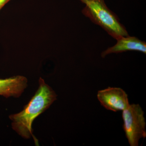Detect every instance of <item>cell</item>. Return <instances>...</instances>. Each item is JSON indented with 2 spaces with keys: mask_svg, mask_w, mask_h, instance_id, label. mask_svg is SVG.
I'll list each match as a JSON object with an SVG mask.
<instances>
[{
  "mask_svg": "<svg viewBox=\"0 0 146 146\" xmlns=\"http://www.w3.org/2000/svg\"><path fill=\"white\" fill-rule=\"evenodd\" d=\"M28 86V80L22 76L0 79V96L6 98L21 96Z\"/></svg>",
  "mask_w": 146,
  "mask_h": 146,
  "instance_id": "6",
  "label": "cell"
},
{
  "mask_svg": "<svg viewBox=\"0 0 146 146\" xmlns=\"http://www.w3.org/2000/svg\"><path fill=\"white\" fill-rule=\"evenodd\" d=\"M97 98L104 108L113 112L123 111L130 105L127 94L118 87H108L100 90Z\"/></svg>",
  "mask_w": 146,
  "mask_h": 146,
  "instance_id": "4",
  "label": "cell"
},
{
  "mask_svg": "<svg viewBox=\"0 0 146 146\" xmlns=\"http://www.w3.org/2000/svg\"><path fill=\"white\" fill-rule=\"evenodd\" d=\"M123 129L131 146H138L141 138L146 137L144 112L139 104H130L123 110Z\"/></svg>",
  "mask_w": 146,
  "mask_h": 146,
  "instance_id": "3",
  "label": "cell"
},
{
  "mask_svg": "<svg viewBox=\"0 0 146 146\" xmlns=\"http://www.w3.org/2000/svg\"><path fill=\"white\" fill-rule=\"evenodd\" d=\"M10 0H0V10Z\"/></svg>",
  "mask_w": 146,
  "mask_h": 146,
  "instance_id": "7",
  "label": "cell"
},
{
  "mask_svg": "<svg viewBox=\"0 0 146 146\" xmlns=\"http://www.w3.org/2000/svg\"><path fill=\"white\" fill-rule=\"evenodd\" d=\"M85 5L82 10L84 16L100 26L115 39L128 36L125 28L117 16L107 7L104 0H80Z\"/></svg>",
  "mask_w": 146,
  "mask_h": 146,
  "instance_id": "2",
  "label": "cell"
},
{
  "mask_svg": "<svg viewBox=\"0 0 146 146\" xmlns=\"http://www.w3.org/2000/svg\"><path fill=\"white\" fill-rule=\"evenodd\" d=\"M116 44L108 48L101 54L102 57L112 53H119L127 51H137L146 54V42L135 36H121L117 39Z\"/></svg>",
  "mask_w": 146,
  "mask_h": 146,
  "instance_id": "5",
  "label": "cell"
},
{
  "mask_svg": "<svg viewBox=\"0 0 146 146\" xmlns=\"http://www.w3.org/2000/svg\"><path fill=\"white\" fill-rule=\"evenodd\" d=\"M39 84L37 91L23 109L9 117L12 129L25 139L33 136L32 126L35 119L57 99L55 92L42 78H39Z\"/></svg>",
  "mask_w": 146,
  "mask_h": 146,
  "instance_id": "1",
  "label": "cell"
}]
</instances>
